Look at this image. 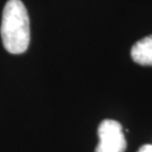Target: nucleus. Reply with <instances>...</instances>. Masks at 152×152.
Returning a JSON list of instances; mask_svg holds the SVG:
<instances>
[{
	"mask_svg": "<svg viewBox=\"0 0 152 152\" xmlns=\"http://www.w3.org/2000/svg\"><path fill=\"white\" fill-rule=\"evenodd\" d=\"M99 142L95 152H124L126 140L122 125L114 120H104L98 126Z\"/></svg>",
	"mask_w": 152,
	"mask_h": 152,
	"instance_id": "f03ea898",
	"label": "nucleus"
},
{
	"mask_svg": "<svg viewBox=\"0 0 152 152\" xmlns=\"http://www.w3.org/2000/svg\"><path fill=\"white\" fill-rule=\"evenodd\" d=\"M0 34L4 48L11 54H22L28 49L31 41L29 17L20 0H8L6 2Z\"/></svg>",
	"mask_w": 152,
	"mask_h": 152,
	"instance_id": "f257e3e1",
	"label": "nucleus"
},
{
	"mask_svg": "<svg viewBox=\"0 0 152 152\" xmlns=\"http://www.w3.org/2000/svg\"><path fill=\"white\" fill-rule=\"evenodd\" d=\"M137 152H152V144H144L142 145Z\"/></svg>",
	"mask_w": 152,
	"mask_h": 152,
	"instance_id": "20e7f679",
	"label": "nucleus"
},
{
	"mask_svg": "<svg viewBox=\"0 0 152 152\" xmlns=\"http://www.w3.org/2000/svg\"><path fill=\"white\" fill-rule=\"evenodd\" d=\"M131 56L137 64L152 66V35L137 41L132 46Z\"/></svg>",
	"mask_w": 152,
	"mask_h": 152,
	"instance_id": "7ed1b4c3",
	"label": "nucleus"
}]
</instances>
